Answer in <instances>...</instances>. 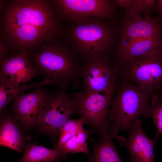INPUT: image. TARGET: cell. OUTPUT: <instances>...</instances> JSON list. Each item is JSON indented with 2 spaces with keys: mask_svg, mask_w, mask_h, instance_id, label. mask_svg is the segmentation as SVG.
Masks as SVG:
<instances>
[{
  "mask_svg": "<svg viewBox=\"0 0 162 162\" xmlns=\"http://www.w3.org/2000/svg\"><path fill=\"white\" fill-rule=\"evenodd\" d=\"M87 124L86 120L81 118L77 119L70 118L61 128L60 136L71 133L83 128V125Z\"/></svg>",
  "mask_w": 162,
  "mask_h": 162,
  "instance_id": "cell-22",
  "label": "cell"
},
{
  "mask_svg": "<svg viewBox=\"0 0 162 162\" xmlns=\"http://www.w3.org/2000/svg\"><path fill=\"white\" fill-rule=\"evenodd\" d=\"M3 28L14 48L27 51L57 35L58 24L49 2L11 1L5 9Z\"/></svg>",
  "mask_w": 162,
  "mask_h": 162,
  "instance_id": "cell-1",
  "label": "cell"
},
{
  "mask_svg": "<svg viewBox=\"0 0 162 162\" xmlns=\"http://www.w3.org/2000/svg\"><path fill=\"white\" fill-rule=\"evenodd\" d=\"M50 94L38 87L31 93L18 95L12 104L14 118L26 128L38 125Z\"/></svg>",
  "mask_w": 162,
  "mask_h": 162,
  "instance_id": "cell-10",
  "label": "cell"
},
{
  "mask_svg": "<svg viewBox=\"0 0 162 162\" xmlns=\"http://www.w3.org/2000/svg\"><path fill=\"white\" fill-rule=\"evenodd\" d=\"M0 144L22 153L23 143L22 134L17 125L10 116H5L0 122Z\"/></svg>",
  "mask_w": 162,
  "mask_h": 162,
  "instance_id": "cell-16",
  "label": "cell"
},
{
  "mask_svg": "<svg viewBox=\"0 0 162 162\" xmlns=\"http://www.w3.org/2000/svg\"><path fill=\"white\" fill-rule=\"evenodd\" d=\"M122 79L136 84L142 90L153 95L162 87V53L138 57L120 66Z\"/></svg>",
  "mask_w": 162,
  "mask_h": 162,
  "instance_id": "cell-6",
  "label": "cell"
},
{
  "mask_svg": "<svg viewBox=\"0 0 162 162\" xmlns=\"http://www.w3.org/2000/svg\"><path fill=\"white\" fill-rule=\"evenodd\" d=\"M116 86L102 91L84 89L70 98L92 130L98 131L100 135L108 134V116Z\"/></svg>",
  "mask_w": 162,
  "mask_h": 162,
  "instance_id": "cell-5",
  "label": "cell"
},
{
  "mask_svg": "<svg viewBox=\"0 0 162 162\" xmlns=\"http://www.w3.org/2000/svg\"><path fill=\"white\" fill-rule=\"evenodd\" d=\"M19 162H60L68 154L61 150L51 149L32 144L27 145Z\"/></svg>",
  "mask_w": 162,
  "mask_h": 162,
  "instance_id": "cell-17",
  "label": "cell"
},
{
  "mask_svg": "<svg viewBox=\"0 0 162 162\" xmlns=\"http://www.w3.org/2000/svg\"><path fill=\"white\" fill-rule=\"evenodd\" d=\"M32 62L37 74L48 79L62 89L81 78V68L66 48L56 44L42 48L33 56Z\"/></svg>",
  "mask_w": 162,
  "mask_h": 162,
  "instance_id": "cell-3",
  "label": "cell"
},
{
  "mask_svg": "<svg viewBox=\"0 0 162 162\" xmlns=\"http://www.w3.org/2000/svg\"><path fill=\"white\" fill-rule=\"evenodd\" d=\"M162 19L155 17L127 16L120 30L118 44L144 38L162 37Z\"/></svg>",
  "mask_w": 162,
  "mask_h": 162,
  "instance_id": "cell-11",
  "label": "cell"
},
{
  "mask_svg": "<svg viewBox=\"0 0 162 162\" xmlns=\"http://www.w3.org/2000/svg\"><path fill=\"white\" fill-rule=\"evenodd\" d=\"M154 53H162V37L140 39L118 44L117 64L120 66L131 59Z\"/></svg>",
  "mask_w": 162,
  "mask_h": 162,
  "instance_id": "cell-14",
  "label": "cell"
},
{
  "mask_svg": "<svg viewBox=\"0 0 162 162\" xmlns=\"http://www.w3.org/2000/svg\"><path fill=\"white\" fill-rule=\"evenodd\" d=\"M153 95L122 79L111 102L108 134L113 138H117L120 131H128L141 116H150V102Z\"/></svg>",
  "mask_w": 162,
  "mask_h": 162,
  "instance_id": "cell-2",
  "label": "cell"
},
{
  "mask_svg": "<svg viewBox=\"0 0 162 162\" xmlns=\"http://www.w3.org/2000/svg\"><path fill=\"white\" fill-rule=\"evenodd\" d=\"M151 104L150 116L157 128V132L153 140L155 143L160 135L162 134V91L152 96Z\"/></svg>",
  "mask_w": 162,
  "mask_h": 162,
  "instance_id": "cell-20",
  "label": "cell"
},
{
  "mask_svg": "<svg viewBox=\"0 0 162 162\" xmlns=\"http://www.w3.org/2000/svg\"><path fill=\"white\" fill-rule=\"evenodd\" d=\"M156 6L158 12V16L162 19V0H156Z\"/></svg>",
  "mask_w": 162,
  "mask_h": 162,
  "instance_id": "cell-23",
  "label": "cell"
},
{
  "mask_svg": "<svg viewBox=\"0 0 162 162\" xmlns=\"http://www.w3.org/2000/svg\"><path fill=\"white\" fill-rule=\"evenodd\" d=\"M77 113L71 100L62 90L50 93L38 125L45 132L57 136L70 116Z\"/></svg>",
  "mask_w": 162,
  "mask_h": 162,
  "instance_id": "cell-8",
  "label": "cell"
},
{
  "mask_svg": "<svg viewBox=\"0 0 162 162\" xmlns=\"http://www.w3.org/2000/svg\"><path fill=\"white\" fill-rule=\"evenodd\" d=\"M156 3L155 0H132L127 16H141L143 14L144 16L150 17L152 13L157 11Z\"/></svg>",
  "mask_w": 162,
  "mask_h": 162,
  "instance_id": "cell-21",
  "label": "cell"
},
{
  "mask_svg": "<svg viewBox=\"0 0 162 162\" xmlns=\"http://www.w3.org/2000/svg\"><path fill=\"white\" fill-rule=\"evenodd\" d=\"M0 56L1 59L4 57V55L6 52V49L4 44L0 41Z\"/></svg>",
  "mask_w": 162,
  "mask_h": 162,
  "instance_id": "cell-24",
  "label": "cell"
},
{
  "mask_svg": "<svg viewBox=\"0 0 162 162\" xmlns=\"http://www.w3.org/2000/svg\"><path fill=\"white\" fill-rule=\"evenodd\" d=\"M0 68V74L8 76L9 82L14 86L30 81L37 75L25 51L1 59Z\"/></svg>",
  "mask_w": 162,
  "mask_h": 162,
  "instance_id": "cell-13",
  "label": "cell"
},
{
  "mask_svg": "<svg viewBox=\"0 0 162 162\" xmlns=\"http://www.w3.org/2000/svg\"><path fill=\"white\" fill-rule=\"evenodd\" d=\"M113 137L108 134L100 135L93 142V150L87 162H123L113 142Z\"/></svg>",
  "mask_w": 162,
  "mask_h": 162,
  "instance_id": "cell-15",
  "label": "cell"
},
{
  "mask_svg": "<svg viewBox=\"0 0 162 162\" xmlns=\"http://www.w3.org/2000/svg\"><path fill=\"white\" fill-rule=\"evenodd\" d=\"M104 20L85 17L71 29L73 44L81 56L87 61L94 57L106 56L113 44L115 29Z\"/></svg>",
  "mask_w": 162,
  "mask_h": 162,
  "instance_id": "cell-4",
  "label": "cell"
},
{
  "mask_svg": "<svg viewBox=\"0 0 162 162\" xmlns=\"http://www.w3.org/2000/svg\"><path fill=\"white\" fill-rule=\"evenodd\" d=\"M46 84H52V82L49 80L44 79L38 82L29 84H21L19 86H14L11 84L7 76L0 74V112H3L9 102L20 94V93Z\"/></svg>",
  "mask_w": 162,
  "mask_h": 162,
  "instance_id": "cell-19",
  "label": "cell"
},
{
  "mask_svg": "<svg viewBox=\"0 0 162 162\" xmlns=\"http://www.w3.org/2000/svg\"><path fill=\"white\" fill-rule=\"evenodd\" d=\"M58 11L67 19L77 23L88 17L112 19L115 14L113 1L108 0H58L52 1Z\"/></svg>",
  "mask_w": 162,
  "mask_h": 162,
  "instance_id": "cell-7",
  "label": "cell"
},
{
  "mask_svg": "<svg viewBox=\"0 0 162 162\" xmlns=\"http://www.w3.org/2000/svg\"><path fill=\"white\" fill-rule=\"evenodd\" d=\"M90 132V130H84L83 128L60 136L55 148L61 150L67 154L82 152L88 155L89 150L86 140Z\"/></svg>",
  "mask_w": 162,
  "mask_h": 162,
  "instance_id": "cell-18",
  "label": "cell"
},
{
  "mask_svg": "<svg viewBox=\"0 0 162 162\" xmlns=\"http://www.w3.org/2000/svg\"><path fill=\"white\" fill-rule=\"evenodd\" d=\"M120 68L117 64L111 66L106 56L94 57L87 60L80 71L84 89L102 91L116 85Z\"/></svg>",
  "mask_w": 162,
  "mask_h": 162,
  "instance_id": "cell-9",
  "label": "cell"
},
{
  "mask_svg": "<svg viewBox=\"0 0 162 162\" xmlns=\"http://www.w3.org/2000/svg\"><path fill=\"white\" fill-rule=\"evenodd\" d=\"M142 121L136 120L128 132L127 139L117 137L120 146L128 149L130 157V162H154V142L149 139L143 130Z\"/></svg>",
  "mask_w": 162,
  "mask_h": 162,
  "instance_id": "cell-12",
  "label": "cell"
}]
</instances>
